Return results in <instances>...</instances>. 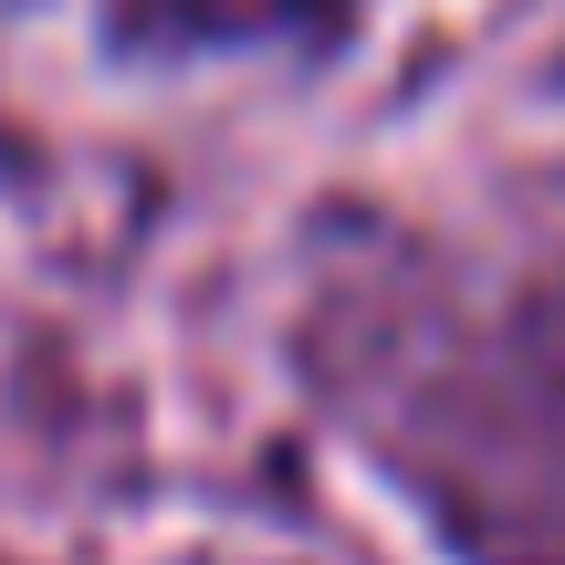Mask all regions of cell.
Wrapping results in <instances>:
<instances>
[{
	"instance_id": "2",
	"label": "cell",
	"mask_w": 565,
	"mask_h": 565,
	"mask_svg": "<svg viewBox=\"0 0 565 565\" xmlns=\"http://www.w3.org/2000/svg\"><path fill=\"white\" fill-rule=\"evenodd\" d=\"M116 63H231V53H335L366 0H84Z\"/></svg>"
},
{
	"instance_id": "1",
	"label": "cell",
	"mask_w": 565,
	"mask_h": 565,
	"mask_svg": "<svg viewBox=\"0 0 565 565\" xmlns=\"http://www.w3.org/2000/svg\"><path fill=\"white\" fill-rule=\"evenodd\" d=\"M303 377L471 565H565V273L356 252L315 282Z\"/></svg>"
}]
</instances>
